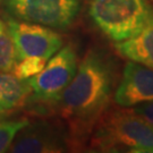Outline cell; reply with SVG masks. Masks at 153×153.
I'll list each match as a JSON object with an SVG mask.
<instances>
[{"instance_id": "obj_6", "label": "cell", "mask_w": 153, "mask_h": 153, "mask_svg": "<svg viewBox=\"0 0 153 153\" xmlns=\"http://www.w3.org/2000/svg\"><path fill=\"white\" fill-rule=\"evenodd\" d=\"M5 22L15 44L17 60L28 57L49 60L64 45V36L56 30L35 23L19 21L7 14Z\"/></svg>"}, {"instance_id": "obj_4", "label": "cell", "mask_w": 153, "mask_h": 153, "mask_svg": "<svg viewBox=\"0 0 153 153\" xmlns=\"http://www.w3.org/2000/svg\"><path fill=\"white\" fill-rule=\"evenodd\" d=\"M78 68V56L71 43L62 45L47 61L38 75L28 78L31 95L28 103L55 105L69 85Z\"/></svg>"}, {"instance_id": "obj_2", "label": "cell", "mask_w": 153, "mask_h": 153, "mask_svg": "<svg viewBox=\"0 0 153 153\" xmlns=\"http://www.w3.org/2000/svg\"><path fill=\"white\" fill-rule=\"evenodd\" d=\"M88 148L93 152L153 153V127L131 108H111L94 126Z\"/></svg>"}, {"instance_id": "obj_14", "label": "cell", "mask_w": 153, "mask_h": 153, "mask_svg": "<svg viewBox=\"0 0 153 153\" xmlns=\"http://www.w3.org/2000/svg\"><path fill=\"white\" fill-rule=\"evenodd\" d=\"M131 109L153 127V101L135 105Z\"/></svg>"}, {"instance_id": "obj_15", "label": "cell", "mask_w": 153, "mask_h": 153, "mask_svg": "<svg viewBox=\"0 0 153 153\" xmlns=\"http://www.w3.org/2000/svg\"><path fill=\"white\" fill-rule=\"evenodd\" d=\"M149 1H150V2H153V0H149Z\"/></svg>"}, {"instance_id": "obj_12", "label": "cell", "mask_w": 153, "mask_h": 153, "mask_svg": "<svg viewBox=\"0 0 153 153\" xmlns=\"http://www.w3.org/2000/svg\"><path fill=\"white\" fill-rule=\"evenodd\" d=\"M28 123L30 119L27 117L0 120V153L8 152L15 136Z\"/></svg>"}, {"instance_id": "obj_13", "label": "cell", "mask_w": 153, "mask_h": 153, "mask_svg": "<svg viewBox=\"0 0 153 153\" xmlns=\"http://www.w3.org/2000/svg\"><path fill=\"white\" fill-rule=\"evenodd\" d=\"M47 59L38 58V57H28L21 60H17L11 73L16 75L18 78L28 79L31 77L38 75L44 68L47 64Z\"/></svg>"}, {"instance_id": "obj_1", "label": "cell", "mask_w": 153, "mask_h": 153, "mask_svg": "<svg viewBox=\"0 0 153 153\" xmlns=\"http://www.w3.org/2000/svg\"><path fill=\"white\" fill-rule=\"evenodd\" d=\"M117 82L114 58L99 48L88 50L55 104L67 127L71 149L83 148L88 142L94 126L109 109Z\"/></svg>"}, {"instance_id": "obj_8", "label": "cell", "mask_w": 153, "mask_h": 153, "mask_svg": "<svg viewBox=\"0 0 153 153\" xmlns=\"http://www.w3.org/2000/svg\"><path fill=\"white\" fill-rule=\"evenodd\" d=\"M112 100L124 108L153 101V68L131 60L126 62Z\"/></svg>"}, {"instance_id": "obj_9", "label": "cell", "mask_w": 153, "mask_h": 153, "mask_svg": "<svg viewBox=\"0 0 153 153\" xmlns=\"http://www.w3.org/2000/svg\"><path fill=\"white\" fill-rule=\"evenodd\" d=\"M31 88L27 79L11 71H0V120L10 117L28 103Z\"/></svg>"}, {"instance_id": "obj_3", "label": "cell", "mask_w": 153, "mask_h": 153, "mask_svg": "<svg viewBox=\"0 0 153 153\" xmlns=\"http://www.w3.org/2000/svg\"><path fill=\"white\" fill-rule=\"evenodd\" d=\"M152 13L149 0H91L88 5L92 23L115 43L140 32Z\"/></svg>"}, {"instance_id": "obj_7", "label": "cell", "mask_w": 153, "mask_h": 153, "mask_svg": "<svg viewBox=\"0 0 153 153\" xmlns=\"http://www.w3.org/2000/svg\"><path fill=\"white\" fill-rule=\"evenodd\" d=\"M71 150V137L62 121L38 119L18 131L8 152L59 153Z\"/></svg>"}, {"instance_id": "obj_16", "label": "cell", "mask_w": 153, "mask_h": 153, "mask_svg": "<svg viewBox=\"0 0 153 153\" xmlns=\"http://www.w3.org/2000/svg\"><path fill=\"white\" fill-rule=\"evenodd\" d=\"M2 1H4V0H0V4H1V2H2Z\"/></svg>"}, {"instance_id": "obj_11", "label": "cell", "mask_w": 153, "mask_h": 153, "mask_svg": "<svg viewBox=\"0 0 153 153\" xmlns=\"http://www.w3.org/2000/svg\"><path fill=\"white\" fill-rule=\"evenodd\" d=\"M16 61L14 41L5 19L0 18V71H11Z\"/></svg>"}, {"instance_id": "obj_10", "label": "cell", "mask_w": 153, "mask_h": 153, "mask_svg": "<svg viewBox=\"0 0 153 153\" xmlns=\"http://www.w3.org/2000/svg\"><path fill=\"white\" fill-rule=\"evenodd\" d=\"M115 49L126 59L153 68V13L140 32L115 43Z\"/></svg>"}, {"instance_id": "obj_5", "label": "cell", "mask_w": 153, "mask_h": 153, "mask_svg": "<svg viewBox=\"0 0 153 153\" xmlns=\"http://www.w3.org/2000/svg\"><path fill=\"white\" fill-rule=\"evenodd\" d=\"M83 0H4L5 13L24 22L56 31L71 28L82 9Z\"/></svg>"}]
</instances>
